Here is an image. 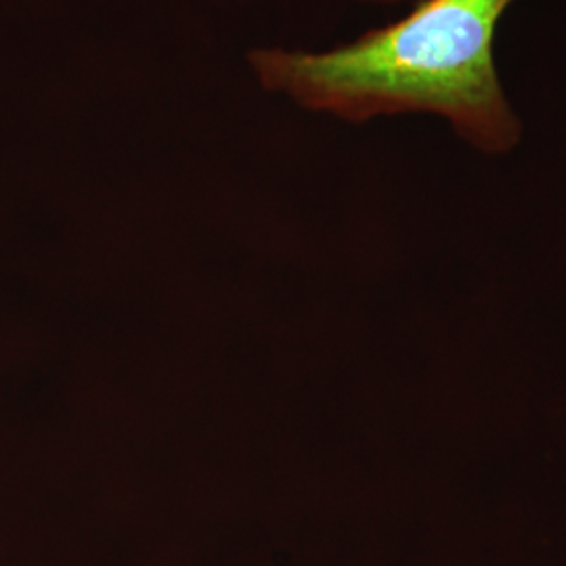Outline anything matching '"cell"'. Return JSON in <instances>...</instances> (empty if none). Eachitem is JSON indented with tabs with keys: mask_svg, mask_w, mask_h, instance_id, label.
<instances>
[{
	"mask_svg": "<svg viewBox=\"0 0 566 566\" xmlns=\"http://www.w3.org/2000/svg\"><path fill=\"white\" fill-rule=\"evenodd\" d=\"M516 0H418L401 18L327 51L256 49L250 67L266 91L348 122L430 114L483 154L523 137L493 57L495 32Z\"/></svg>",
	"mask_w": 566,
	"mask_h": 566,
	"instance_id": "6da1fadb",
	"label": "cell"
},
{
	"mask_svg": "<svg viewBox=\"0 0 566 566\" xmlns=\"http://www.w3.org/2000/svg\"><path fill=\"white\" fill-rule=\"evenodd\" d=\"M361 2H374V4H397L403 0H361Z\"/></svg>",
	"mask_w": 566,
	"mask_h": 566,
	"instance_id": "7a4b0ae2",
	"label": "cell"
}]
</instances>
